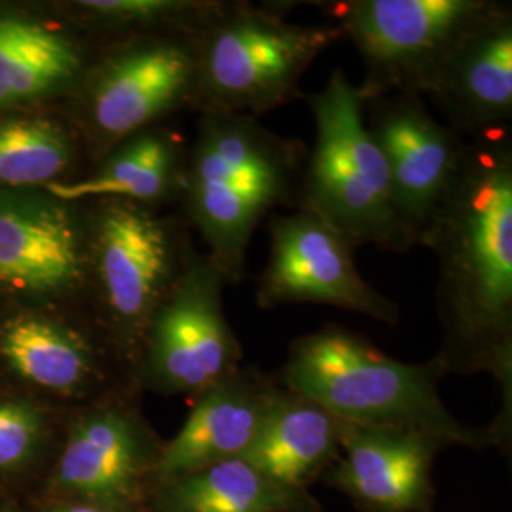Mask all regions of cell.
Listing matches in <instances>:
<instances>
[{"instance_id": "cell-1", "label": "cell", "mask_w": 512, "mask_h": 512, "mask_svg": "<svg viewBox=\"0 0 512 512\" xmlns=\"http://www.w3.org/2000/svg\"><path fill=\"white\" fill-rule=\"evenodd\" d=\"M418 245L437 258V357L448 372H490L511 406V128L467 139L458 177Z\"/></svg>"}, {"instance_id": "cell-2", "label": "cell", "mask_w": 512, "mask_h": 512, "mask_svg": "<svg viewBox=\"0 0 512 512\" xmlns=\"http://www.w3.org/2000/svg\"><path fill=\"white\" fill-rule=\"evenodd\" d=\"M308 148L243 114H200L186 152L184 219L205 241V255L228 285L247 270L262 220L298 202Z\"/></svg>"}, {"instance_id": "cell-3", "label": "cell", "mask_w": 512, "mask_h": 512, "mask_svg": "<svg viewBox=\"0 0 512 512\" xmlns=\"http://www.w3.org/2000/svg\"><path fill=\"white\" fill-rule=\"evenodd\" d=\"M448 368L440 357L403 363L340 325L296 338L281 368V387L359 427L423 435L442 446L480 448L492 433L459 421L440 397Z\"/></svg>"}, {"instance_id": "cell-4", "label": "cell", "mask_w": 512, "mask_h": 512, "mask_svg": "<svg viewBox=\"0 0 512 512\" xmlns=\"http://www.w3.org/2000/svg\"><path fill=\"white\" fill-rule=\"evenodd\" d=\"M302 97L313 116L315 141L306 154L296 209L325 220L355 249H414L397 215L384 156L366 126L359 86L334 69L323 90Z\"/></svg>"}, {"instance_id": "cell-5", "label": "cell", "mask_w": 512, "mask_h": 512, "mask_svg": "<svg viewBox=\"0 0 512 512\" xmlns=\"http://www.w3.org/2000/svg\"><path fill=\"white\" fill-rule=\"evenodd\" d=\"M283 2L228 0L196 37L198 114L260 118L302 97L315 59L344 40L334 23H296Z\"/></svg>"}, {"instance_id": "cell-6", "label": "cell", "mask_w": 512, "mask_h": 512, "mask_svg": "<svg viewBox=\"0 0 512 512\" xmlns=\"http://www.w3.org/2000/svg\"><path fill=\"white\" fill-rule=\"evenodd\" d=\"M495 0H338L315 2L363 61L366 103L389 93L429 92L454 52Z\"/></svg>"}, {"instance_id": "cell-7", "label": "cell", "mask_w": 512, "mask_h": 512, "mask_svg": "<svg viewBox=\"0 0 512 512\" xmlns=\"http://www.w3.org/2000/svg\"><path fill=\"white\" fill-rule=\"evenodd\" d=\"M99 202L88 228V281L114 332L131 342L143 338L152 313L198 251L190 245L188 220L177 226L145 205Z\"/></svg>"}, {"instance_id": "cell-8", "label": "cell", "mask_w": 512, "mask_h": 512, "mask_svg": "<svg viewBox=\"0 0 512 512\" xmlns=\"http://www.w3.org/2000/svg\"><path fill=\"white\" fill-rule=\"evenodd\" d=\"M198 35H154L116 46L86 84V124L99 147L122 143L177 110H194Z\"/></svg>"}, {"instance_id": "cell-9", "label": "cell", "mask_w": 512, "mask_h": 512, "mask_svg": "<svg viewBox=\"0 0 512 512\" xmlns=\"http://www.w3.org/2000/svg\"><path fill=\"white\" fill-rule=\"evenodd\" d=\"M270 253L256 281V306L319 304L385 323L401 321V308L374 289L357 268L355 247L325 220L304 209L268 219Z\"/></svg>"}, {"instance_id": "cell-10", "label": "cell", "mask_w": 512, "mask_h": 512, "mask_svg": "<svg viewBox=\"0 0 512 512\" xmlns=\"http://www.w3.org/2000/svg\"><path fill=\"white\" fill-rule=\"evenodd\" d=\"M226 287L211 258L196 253L143 334L154 385L198 397L241 368L243 349L224 311Z\"/></svg>"}, {"instance_id": "cell-11", "label": "cell", "mask_w": 512, "mask_h": 512, "mask_svg": "<svg viewBox=\"0 0 512 512\" xmlns=\"http://www.w3.org/2000/svg\"><path fill=\"white\" fill-rule=\"evenodd\" d=\"M366 126L384 156L393 202L414 247L458 177L467 139L442 124L420 93L368 101Z\"/></svg>"}, {"instance_id": "cell-12", "label": "cell", "mask_w": 512, "mask_h": 512, "mask_svg": "<svg viewBox=\"0 0 512 512\" xmlns=\"http://www.w3.org/2000/svg\"><path fill=\"white\" fill-rule=\"evenodd\" d=\"M461 137L511 128L512 4L495 0L492 10L459 40L429 92Z\"/></svg>"}, {"instance_id": "cell-13", "label": "cell", "mask_w": 512, "mask_h": 512, "mask_svg": "<svg viewBox=\"0 0 512 512\" xmlns=\"http://www.w3.org/2000/svg\"><path fill=\"white\" fill-rule=\"evenodd\" d=\"M88 283V228L57 200H0V285L73 293Z\"/></svg>"}, {"instance_id": "cell-14", "label": "cell", "mask_w": 512, "mask_h": 512, "mask_svg": "<svg viewBox=\"0 0 512 512\" xmlns=\"http://www.w3.org/2000/svg\"><path fill=\"white\" fill-rule=\"evenodd\" d=\"M281 385L251 368L211 385L196 397L179 433L158 452L154 469L171 482L249 450Z\"/></svg>"}, {"instance_id": "cell-15", "label": "cell", "mask_w": 512, "mask_h": 512, "mask_svg": "<svg viewBox=\"0 0 512 512\" xmlns=\"http://www.w3.org/2000/svg\"><path fill=\"white\" fill-rule=\"evenodd\" d=\"M150 463L148 437L133 412L103 406L74 423L57 463V484L84 503L118 511L139 492Z\"/></svg>"}, {"instance_id": "cell-16", "label": "cell", "mask_w": 512, "mask_h": 512, "mask_svg": "<svg viewBox=\"0 0 512 512\" xmlns=\"http://www.w3.org/2000/svg\"><path fill=\"white\" fill-rule=\"evenodd\" d=\"M440 448L416 433L342 423L336 482L370 511H425L431 463Z\"/></svg>"}, {"instance_id": "cell-17", "label": "cell", "mask_w": 512, "mask_h": 512, "mask_svg": "<svg viewBox=\"0 0 512 512\" xmlns=\"http://www.w3.org/2000/svg\"><path fill=\"white\" fill-rule=\"evenodd\" d=\"M186 152L171 131L145 129L105 152L92 175L55 181L46 190L61 203L120 200L154 209L156 203L181 202Z\"/></svg>"}, {"instance_id": "cell-18", "label": "cell", "mask_w": 512, "mask_h": 512, "mask_svg": "<svg viewBox=\"0 0 512 512\" xmlns=\"http://www.w3.org/2000/svg\"><path fill=\"white\" fill-rule=\"evenodd\" d=\"M340 442L342 421L281 387L256 439L239 459L283 486L308 490V480L338 458Z\"/></svg>"}, {"instance_id": "cell-19", "label": "cell", "mask_w": 512, "mask_h": 512, "mask_svg": "<svg viewBox=\"0 0 512 512\" xmlns=\"http://www.w3.org/2000/svg\"><path fill=\"white\" fill-rule=\"evenodd\" d=\"M0 355L31 384L74 393L99 378V355L78 330L54 319L23 315L0 330Z\"/></svg>"}, {"instance_id": "cell-20", "label": "cell", "mask_w": 512, "mask_h": 512, "mask_svg": "<svg viewBox=\"0 0 512 512\" xmlns=\"http://www.w3.org/2000/svg\"><path fill=\"white\" fill-rule=\"evenodd\" d=\"M165 512H321L308 490L289 488L243 459L167 482Z\"/></svg>"}, {"instance_id": "cell-21", "label": "cell", "mask_w": 512, "mask_h": 512, "mask_svg": "<svg viewBox=\"0 0 512 512\" xmlns=\"http://www.w3.org/2000/svg\"><path fill=\"white\" fill-rule=\"evenodd\" d=\"M86 69L69 35L23 18H0V107L71 84Z\"/></svg>"}, {"instance_id": "cell-22", "label": "cell", "mask_w": 512, "mask_h": 512, "mask_svg": "<svg viewBox=\"0 0 512 512\" xmlns=\"http://www.w3.org/2000/svg\"><path fill=\"white\" fill-rule=\"evenodd\" d=\"M73 141L52 120L25 118L0 124V183L50 184L73 160Z\"/></svg>"}, {"instance_id": "cell-23", "label": "cell", "mask_w": 512, "mask_h": 512, "mask_svg": "<svg viewBox=\"0 0 512 512\" xmlns=\"http://www.w3.org/2000/svg\"><path fill=\"white\" fill-rule=\"evenodd\" d=\"M42 439V416L23 401H0V471H16Z\"/></svg>"}, {"instance_id": "cell-24", "label": "cell", "mask_w": 512, "mask_h": 512, "mask_svg": "<svg viewBox=\"0 0 512 512\" xmlns=\"http://www.w3.org/2000/svg\"><path fill=\"white\" fill-rule=\"evenodd\" d=\"M52 512H116L105 509V507H97V505H90V503H74V505H63L57 507Z\"/></svg>"}]
</instances>
